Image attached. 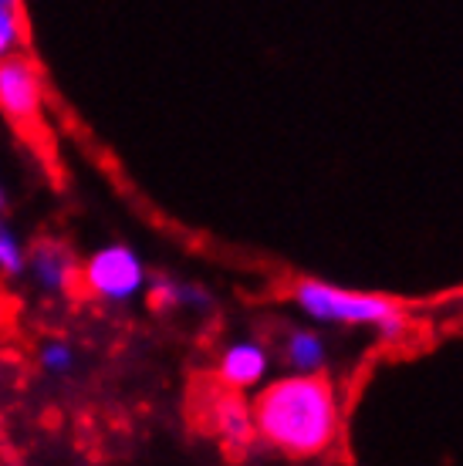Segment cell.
I'll list each match as a JSON object with an SVG mask.
<instances>
[{
    "instance_id": "12",
    "label": "cell",
    "mask_w": 463,
    "mask_h": 466,
    "mask_svg": "<svg viewBox=\"0 0 463 466\" xmlns=\"http://www.w3.org/2000/svg\"><path fill=\"white\" fill-rule=\"evenodd\" d=\"M41 361H45L47 372H68L71 361H75V355H71L68 345H61V341H55V345H47V349H45Z\"/></svg>"
},
{
    "instance_id": "2",
    "label": "cell",
    "mask_w": 463,
    "mask_h": 466,
    "mask_svg": "<svg viewBox=\"0 0 463 466\" xmlns=\"http://www.w3.org/2000/svg\"><path fill=\"white\" fill-rule=\"evenodd\" d=\"M294 301L304 315L322 325H352V328H376L379 339L396 341L406 331V311L386 294H362L348 291L328 280H302Z\"/></svg>"
},
{
    "instance_id": "6",
    "label": "cell",
    "mask_w": 463,
    "mask_h": 466,
    "mask_svg": "<svg viewBox=\"0 0 463 466\" xmlns=\"http://www.w3.org/2000/svg\"><path fill=\"white\" fill-rule=\"evenodd\" d=\"M217 375L227 389H237V392L254 389L257 382H264L267 375V351L257 341H237L221 355Z\"/></svg>"
},
{
    "instance_id": "11",
    "label": "cell",
    "mask_w": 463,
    "mask_h": 466,
    "mask_svg": "<svg viewBox=\"0 0 463 466\" xmlns=\"http://www.w3.org/2000/svg\"><path fill=\"white\" fill-rule=\"evenodd\" d=\"M0 270L4 274H21L24 270V250L7 227H0Z\"/></svg>"
},
{
    "instance_id": "7",
    "label": "cell",
    "mask_w": 463,
    "mask_h": 466,
    "mask_svg": "<svg viewBox=\"0 0 463 466\" xmlns=\"http://www.w3.org/2000/svg\"><path fill=\"white\" fill-rule=\"evenodd\" d=\"M31 270L45 291H68L78 284V260L71 257L68 247L51 244V240L31 250Z\"/></svg>"
},
{
    "instance_id": "1",
    "label": "cell",
    "mask_w": 463,
    "mask_h": 466,
    "mask_svg": "<svg viewBox=\"0 0 463 466\" xmlns=\"http://www.w3.org/2000/svg\"><path fill=\"white\" fill-rule=\"evenodd\" d=\"M251 412L257 436L298 460L328 453L342 426L338 392L322 372H294L264 385L251 402Z\"/></svg>"
},
{
    "instance_id": "10",
    "label": "cell",
    "mask_w": 463,
    "mask_h": 466,
    "mask_svg": "<svg viewBox=\"0 0 463 466\" xmlns=\"http://www.w3.org/2000/svg\"><path fill=\"white\" fill-rule=\"evenodd\" d=\"M21 17L14 11V4H0V58L14 55V47L21 45Z\"/></svg>"
},
{
    "instance_id": "8",
    "label": "cell",
    "mask_w": 463,
    "mask_h": 466,
    "mask_svg": "<svg viewBox=\"0 0 463 466\" xmlns=\"http://www.w3.org/2000/svg\"><path fill=\"white\" fill-rule=\"evenodd\" d=\"M284 359L294 372H322L324 341L312 331H291L288 341H284Z\"/></svg>"
},
{
    "instance_id": "14",
    "label": "cell",
    "mask_w": 463,
    "mask_h": 466,
    "mask_svg": "<svg viewBox=\"0 0 463 466\" xmlns=\"http://www.w3.org/2000/svg\"><path fill=\"white\" fill-rule=\"evenodd\" d=\"M0 4H17V0H0Z\"/></svg>"
},
{
    "instance_id": "3",
    "label": "cell",
    "mask_w": 463,
    "mask_h": 466,
    "mask_svg": "<svg viewBox=\"0 0 463 466\" xmlns=\"http://www.w3.org/2000/svg\"><path fill=\"white\" fill-rule=\"evenodd\" d=\"M78 284L92 298H102V301H129V298H136L142 291L146 268H142L136 250L112 244L95 250L85 260V268H78Z\"/></svg>"
},
{
    "instance_id": "9",
    "label": "cell",
    "mask_w": 463,
    "mask_h": 466,
    "mask_svg": "<svg viewBox=\"0 0 463 466\" xmlns=\"http://www.w3.org/2000/svg\"><path fill=\"white\" fill-rule=\"evenodd\" d=\"M152 304L162 308V311H173V308H190V304H207V298L190 288V284H180L173 278H159L152 284Z\"/></svg>"
},
{
    "instance_id": "4",
    "label": "cell",
    "mask_w": 463,
    "mask_h": 466,
    "mask_svg": "<svg viewBox=\"0 0 463 466\" xmlns=\"http://www.w3.org/2000/svg\"><path fill=\"white\" fill-rule=\"evenodd\" d=\"M41 106L45 85L27 58H0V112L11 118L21 132L41 128Z\"/></svg>"
},
{
    "instance_id": "13",
    "label": "cell",
    "mask_w": 463,
    "mask_h": 466,
    "mask_svg": "<svg viewBox=\"0 0 463 466\" xmlns=\"http://www.w3.org/2000/svg\"><path fill=\"white\" fill-rule=\"evenodd\" d=\"M11 325H14V298L0 288V339L11 331Z\"/></svg>"
},
{
    "instance_id": "5",
    "label": "cell",
    "mask_w": 463,
    "mask_h": 466,
    "mask_svg": "<svg viewBox=\"0 0 463 466\" xmlns=\"http://www.w3.org/2000/svg\"><path fill=\"white\" fill-rule=\"evenodd\" d=\"M213 432L221 436L227 446H247L254 440V412H251V402H243L237 389H227L223 385L221 392L210 396V412H207Z\"/></svg>"
}]
</instances>
